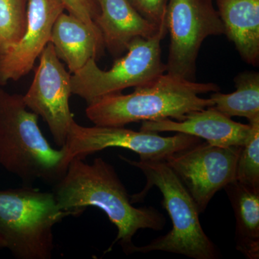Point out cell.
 <instances>
[{
  "label": "cell",
  "mask_w": 259,
  "mask_h": 259,
  "mask_svg": "<svg viewBox=\"0 0 259 259\" xmlns=\"http://www.w3.org/2000/svg\"><path fill=\"white\" fill-rule=\"evenodd\" d=\"M59 207L78 216L88 207L100 208L117 229L112 245L118 242L126 254L134 247L133 238L139 230L161 231L164 215L153 207L137 208L122 183L115 168L102 158L93 163L75 158L59 182L54 192ZM109 249V250H110Z\"/></svg>",
  "instance_id": "cell-1"
},
{
  "label": "cell",
  "mask_w": 259,
  "mask_h": 259,
  "mask_svg": "<svg viewBox=\"0 0 259 259\" xmlns=\"http://www.w3.org/2000/svg\"><path fill=\"white\" fill-rule=\"evenodd\" d=\"M220 90L214 83L196 82L166 73L128 95L113 94L89 104L86 115L95 125L107 127L167 118L181 121L190 112L214 106L210 98L199 95Z\"/></svg>",
  "instance_id": "cell-2"
},
{
  "label": "cell",
  "mask_w": 259,
  "mask_h": 259,
  "mask_svg": "<svg viewBox=\"0 0 259 259\" xmlns=\"http://www.w3.org/2000/svg\"><path fill=\"white\" fill-rule=\"evenodd\" d=\"M121 159L139 168L146 179V185L139 193L131 196L133 204L144 200L148 191L156 187L163 196L162 206L171 218L172 229L144 246L134 245L131 254L164 251L194 259H217L220 252L204 233L199 221L197 204L171 167L164 160L133 161Z\"/></svg>",
  "instance_id": "cell-3"
},
{
  "label": "cell",
  "mask_w": 259,
  "mask_h": 259,
  "mask_svg": "<svg viewBox=\"0 0 259 259\" xmlns=\"http://www.w3.org/2000/svg\"><path fill=\"white\" fill-rule=\"evenodd\" d=\"M38 117L26 107L23 95L0 88V165L25 183L36 180L56 183L66 173L65 150L49 144Z\"/></svg>",
  "instance_id": "cell-4"
},
{
  "label": "cell",
  "mask_w": 259,
  "mask_h": 259,
  "mask_svg": "<svg viewBox=\"0 0 259 259\" xmlns=\"http://www.w3.org/2000/svg\"><path fill=\"white\" fill-rule=\"evenodd\" d=\"M70 215L54 193L30 187L0 190V239L19 259H50L54 227Z\"/></svg>",
  "instance_id": "cell-5"
},
{
  "label": "cell",
  "mask_w": 259,
  "mask_h": 259,
  "mask_svg": "<svg viewBox=\"0 0 259 259\" xmlns=\"http://www.w3.org/2000/svg\"><path fill=\"white\" fill-rule=\"evenodd\" d=\"M167 32L165 18L155 35L135 38L125 55L115 60L109 70L100 69L96 59H90L71 74L72 95L83 99L89 105L125 89L144 85L164 74L166 66L161 61V42Z\"/></svg>",
  "instance_id": "cell-6"
},
{
  "label": "cell",
  "mask_w": 259,
  "mask_h": 259,
  "mask_svg": "<svg viewBox=\"0 0 259 259\" xmlns=\"http://www.w3.org/2000/svg\"><path fill=\"white\" fill-rule=\"evenodd\" d=\"M201 142L199 138L181 133L164 137L157 133L134 131L124 127H84L74 121L63 146L65 150L63 167L66 171L74 158L84 159L89 155L107 148H125L138 153L141 161H148L164 160L169 155Z\"/></svg>",
  "instance_id": "cell-7"
},
{
  "label": "cell",
  "mask_w": 259,
  "mask_h": 259,
  "mask_svg": "<svg viewBox=\"0 0 259 259\" xmlns=\"http://www.w3.org/2000/svg\"><path fill=\"white\" fill-rule=\"evenodd\" d=\"M212 1L168 0V74L195 81L196 61L202 42L207 37L225 34L222 20Z\"/></svg>",
  "instance_id": "cell-8"
},
{
  "label": "cell",
  "mask_w": 259,
  "mask_h": 259,
  "mask_svg": "<svg viewBox=\"0 0 259 259\" xmlns=\"http://www.w3.org/2000/svg\"><path fill=\"white\" fill-rule=\"evenodd\" d=\"M242 146L220 147L202 143L165 158L204 212L218 191L236 180L237 161Z\"/></svg>",
  "instance_id": "cell-9"
},
{
  "label": "cell",
  "mask_w": 259,
  "mask_h": 259,
  "mask_svg": "<svg viewBox=\"0 0 259 259\" xmlns=\"http://www.w3.org/2000/svg\"><path fill=\"white\" fill-rule=\"evenodd\" d=\"M71 73L66 71L51 42L39 56L33 80L23 101L30 111L47 122L56 144H66L70 128L74 122L69 107L71 91Z\"/></svg>",
  "instance_id": "cell-10"
},
{
  "label": "cell",
  "mask_w": 259,
  "mask_h": 259,
  "mask_svg": "<svg viewBox=\"0 0 259 259\" xmlns=\"http://www.w3.org/2000/svg\"><path fill=\"white\" fill-rule=\"evenodd\" d=\"M65 11L61 0H28L23 37L0 54V87L28 74L50 42L56 19Z\"/></svg>",
  "instance_id": "cell-11"
},
{
  "label": "cell",
  "mask_w": 259,
  "mask_h": 259,
  "mask_svg": "<svg viewBox=\"0 0 259 259\" xmlns=\"http://www.w3.org/2000/svg\"><path fill=\"white\" fill-rule=\"evenodd\" d=\"M250 124L240 123L218 111L214 106L190 112L185 120L143 121L141 131L176 132L204 139L211 146L220 147L244 146L249 136Z\"/></svg>",
  "instance_id": "cell-12"
},
{
  "label": "cell",
  "mask_w": 259,
  "mask_h": 259,
  "mask_svg": "<svg viewBox=\"0 0 259 259\" xmlns=\"http://www.w3.org/2000/svg\"><path fill=\"white\" fill-rule=\"evenodd\" d=\"M100 13L95 20L105 49L115 57L126 52L136 37L153 36L159 25L143 18L128 0H97Z\"/></svg>",
  "instance_id": "cell-13"
},
{
  "label": "cell",
  "mask_w": 259,
  "mask_h": 259,
  "mask_svg": "<svg viewBox=\"0 0 259 259\" xmlns=\"http://www.w3.org/2000/svg\"><path fill=\"white\" fill-rule=\"evenodd\" d=\"M50 42L71 74L81 69L90 59H97L105 49L101 32L95 23L89 25L65 12L53 25Z\"/></svg>",
  "instance_id": "cell-14"
},
{
  "label": "cell",
  "mask_w": 259,
  "mask_h": 259,
  "mask_svg": "<svg viewBox=\"0 0 259 259\" xmlns=\"http://www.w3.org/2000/svg\"><path fill=\"white\" fill-rule=\"evenodd\" d=\"M225 34L242 59L257 66L259 61V0H217Z\"/></svg>",
  "instance_id": "cell-15"
},
{
  "label": "cell",
  "mask_w": 259,
  "mask_h": 259,
  "mask_svg": "<svg viewBox=\"0 0 259 259\" xmlns=\"http://www.w3.org/2000/svg\"><path fill=\"white\" fill-rule=\"evenodd\" d=\"M236 217V249L259 258V190L235 180L224 187Z\"/></svg>",
  "instance_id": "cell-16"
},
{
  "label": "cell",
  "mask_w": 259,
  "mask_h": 259,
  "mask_svg": "<svg viewBox=\"0 0 259 259\" xmlns=\"http://www.w3.org/2000/svg\"><path fill=\"white\" fill-rule=\"evenodd\" d=\"M236 90L231 94L214 92V107L227 117H243L248 122L259 120V74L245 71L234 79Z\"/></svg>",
  "instance_id": "cell-17"
},
{
  "label": "cell",
  "mask_w": 259,
  "mask_h": 259,
  "mask_svg": "<svg viewBox=\"0 0 259 259\" xmlns=\"http://www.w3.org/2000/svg\"><path fill=\"white\" fill-rule=\"evenodd\" d=\"M28 0H0V54L23 37Z\"/></svg>",
  "instance_id": "cell-18"
},
{
  "label": "cell",
  "mask_w": 259,
  "mask_h": 259,
  "mask_svg": "<svg viewBox=\"0 0 259 259\" xmlns=\"http://www.w3.org/2000/svg\"><path fill=\"white\" fill-rule=\"evenodd\" d=\"M248 124L251 130L238 156L236 180L259 190V120Z\"/></svg>",
  "instance_id": "cell-19"
},
{
  "label": "cell",
  "mask_w": 259,
  "mask_h": 259,
  "mask_svg": "<svg viewBox=\"0 0 259 259\" xmlns=\"http://www.w3.org/2000/svg\"><path fill=\"white\" fill-rule=\"evenodd\" d=\"M143 18L159 25L166 18L168 0H128Z\"/></svg>",
  "instance_id": "cell-20"
},
{
  "label": "cell",
  "mask_w": 259,
  "mask_h": 259,
  "mask_svg": "<svg viewBox=\"0 0 259 259\" xmlns=\"http://www.w3.org/2000/svg\"><path fill=\"white\" fill-rule=\"evenodd\" d=\"M65 10L89 25L95 24V20L100 13V6L97 0H61Z\"/></svg>",
  "instance_id": "cell-21"
},
{
  "label": "cell",
  "mask_w": 259,
  "mask_h": 259,
  "mask_svg": "<svg viewBox=\"0 0 259 259\" xmlns=\"http://www.w3.org/2000/svg\"><path fill=\"white\" fill-rule=\"evenodd\" d=\"M3 248H5V245L3 242L1 241V239H0V251H1Z\"/></svg>",
  "instance_id": "cell-22"
}]
</instances>
